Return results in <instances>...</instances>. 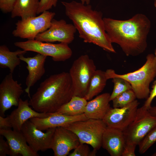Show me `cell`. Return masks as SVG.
<instances>
[{
	"mask_svg": "<svg viewBox=\"0 0 156 156\" xmlns=\"http://www.w3.org/2000/svg\"><path fill=\"white\" fill-rule=\"evenodd\" d=\"M16 0H0V9L4 13L11 12Z\"/></svg>",
	"mask_w": 156,
	"mask_h": 156,
	"instance_id": "obj_30",
	"label": "cell"
},
{
	"mask_svg": "<svg viewBox=\"0 0 156 156\" xmlns=\"http://www.w3.org/2000/svg\"><path fill=\"white\" fill-rule=\"evenodd\" d=\"M154 55L156 58V49H155V52H154Z\"/></svg>",
	"mask_w": 156,
	"mask_h": 156,
	"instance_id": "obj_37",
	"label": "cell"
},
{
	"mask_svg": "<svg viewBox=\"0 0 156 156\" xmlns=\"http://www.w3.org/2000/svg\"><path fill=\"white\" fill-rule=\"evenodd\" d=\"M105 31L110 41L118 44L127 56H135L143 53L151 27L147 16L138 13L126 20L103 18Z\"/></svg>",
	"mask_w": 156,
	"mask_h": 156,
	"instance_id": "obj_1",
	"label": "cell"
},
{
	"mask_svg": "<svg viewBox=\"0 0 156 156\" xmlns=\"http://www.w3.org/2000/svg\"><path fill=\"white\" fill-rule=\"evenodd\" d=\"M148 97L146 99L143 105L148 109L151 106V103L154 99L156 97V79L154 81Z\"/></svg>",
	"mask_w": 156,
	"mask_h": 156,
	"instance_id": "obj_33",
	"label": "cell"
},
{
	"mask_svg": "<svg viewBox=\"0 0 156 156\" xmlns=\"http://www.w3.org/2000/svg\"><path fill=\"white\" fill-rule=\"evenodd\" d=\"M107 127L102 120L88 119L74 122L65 128L75 133L80 143L90 145L97 151L101 147L103 135Z\"/></svg>",
	"mask_w": 156,
	"mask_h": 156,
	"instance_id": "obj_6",
	"label": "cell"
},
{
	"mask_svg": "<svg viewBox=\"0 0 156 156\" xmlns=\"http://www.w3.org/2000/svg\"><path fill=\"white\" fill-rule=\"evenodd\" d=\"M105 73L108 80L116 77L126 80L130 84L137 99H146L150 92V84L156 77V58L154 54H148L144 64L132 72L119 74L109 69L105 71Z\"/></svg>",
	"mask_w": 156,
	"mask_h": 156,
	"instance_id": "obj_4",
	"label": "cell"
},
{
	"mask_svg": "<svg viewBox=\"0 0 156 156\" xmlns=\"http://www.w3.org/2000/svg\"><path fill=\"white\" fill-rule=\"evenodd\" d=\"M123 132L107 127L102 136L101 146L111 156H121L125 144Z\"/></svg>",
	"mask_w": 156,
	"mask_h": 156,
	"instance_id": "obj_19",
	"label": "cell"
},
{
	"mask_svg": "<svg viewBox=\"0 0 156 156\" xmlns=\"http://www.w3.org/2000/svg\"><path fill=\"white\" fill-rule=\"evenodd\" d=\"M112 79L114 86L113 91L110 94V101L122 92L132 89L130 84L124 79L116 77H114Z\"/></svg>",
	"mask_w": 156,
	"mask_h": 156,
	"instance_id": "obj_26",
	"label": "cell"
},
{
	"mask_svg": "<svg viewBox=\"0 0 156 156\" xmlns=\"http://www.w3.org/2000/svg\"><path fill=\"white\" fill-rule=\"evenodd\" d=\"M96 66L87 55H82L73 62L69 72L73 87V96L84 97Z\"/></svg>",
	"mask_w": 156,
	"mask_h": 156,
	"instance_id": "obj_5",
	"label": "cell"
},
{
	"mask_svg": "<svg viewBox=\"0 0 156 156\" xmlns=\"http://www.w3.org/2000/svg\"><path fill=\"white\" fill-rule=\"evenodd\" d=\"M0 135L5 137L10 149L11 156H38L27 143L21 131L11 129H0Z\"/></svg>",
	"mask_w": 156,
	"mask_h": 156,
	"instance_id": "obj_16",
	"label": "cell"
},
{
	"mask_svg": "<svg viewBox=\"0 0 156 156\" xmlns=\"http://www.w3.org/2000/svg\"><path fill=\"white\" fill-rule=\"evenodd\" d=\"M20 60L25 62L27 65L26 68L28 74L26 77L25 92L30 98V88L43 76L45 72L44 63L47 56L39 53L33 57H25L23 54L18 55Z\"/></svg>",
	"mask_w": 156,
	"mask_h": 156,
	"instance_id": "obj_15",
	"label": "cell"
},
{
	"mask_svg": "<svg viewBox=\"0 0 156 156\" xmlns=\"http://www.w3.org/2000/svg\"><path fill=\"white\" fill-rule=\"evenodd\" d=\"M80 143L78 138L73 132L64 127H57L52 138L51 149L55 156H66Z\"/></svg>",
	"mask_w": 156,
	"mask_h": 156,
	"instance_id": "obj_14",
	"label": "cell"
},
{
	"mask_svg": "<svg viewBox=\"0 0 156 156\" xmlns=\"http://www.w3.org/2000/svg\"><path fill=\"white\" fill-rule=\"evenodd\" d=\"M56 128L46 130L45 132L38 129L29 120L22 126V133L27 143L35 152L44 151L51 149L52 138Z\"/></svg>",
	"mask_w": 156,
	"mask_h": 156,
	"instance_id": "obj_13",
	"label": "cell"
},
{
	"mask_svg": "<svg viewBox=\"0 0 156 156\" xmlns=\"http://www.w3.org/2000/svg\"><path fill=\"white\" fill-rule=\"evenodd\" d=\"M81 1V2L83 4H89L90 3V0H79Z\"/></svg>",
	"mask_w": 156,
	"mask_h": 156,
	"instance_id": "obj_36",
	"label": "cell"
},
{
	"mask_svg": "<svg viewBox=\"0 0 156 156\" xmlns=\"http://www.w3.org/2000/svg\"><path fill=\"white\" fill-rule=\"evenodd\" d=\"M97 151L93 150L90 151L87 144L80 143L72 153H69V156H95Z\"/></svg>",
	"mask_w": 156,
	"mask_h": 156,
	"instance_id": "obj_28",
	"label": "cell"
},
{
	"mask_svg": "<svg viewBox=\"0 0 156 156\" xmlns=\"http://www.w3.org/2000/svg\"><path fill=\"white\" fill-rule=\"evenodd\" d=\"M84 114L75 116H70L56 113H51L44 118H33L29 120L41 130L59 127H66L72 123L88 119Z\"/></svg>",
	"mask_w": 156,
	"mask_h": 156,
	"instance_id": "obj_18",
	"label": "cell"
},
{
	"mask_svg": "<svg viewBox=\"0 0 156 156\" xmlns=\"http://www.w3.org/2000/svg\"><path fill=\"white\" fill-rule=\"evenodd\" d=\"M76 31L73 24L67 23L64 19L57 20L53 18L50 27L39 34L35 39L43 42H58L69 44L74 40Z\"/></svg>",
	"mask_w": 156,
	"mask_h": 156,
	"instance_id": "obj_10",
	"label": "cell"
},
{
	"mask_svg": "<svg viewBox=\"0 0 156 156\" xmlns=\"http://www.w3.org/2000/svg\"><path fill=\"white\" fill-rule=\"evenodd\" d=\"M4 117L0 116V129H11L12 127L8 116Z\"/></svg>",
	"mask_w": 156,
	"mask_h": 156,
	"instance_id": "obj_34",
	"label": "cell"
},
{
	"mask_svg": "<svg viewBox=\"0 0 156 156\" xmlns=\"http://www.w3.org/2000/svg\"><path fill=\"white\" fill-rule=\"evenodd\" d=\"M39 3V0H16L11 17H20L23 19L36 16Z\"/></svg>",
	"mask_w": 156,
	"mask_h": 156,
	"instance_id": "obj_21",
	"label": "cell"
},
{
	"mask_svg": "<svg viewBox=\"0 0 156 156\" xmlns=\"http://www.w3.org/2000/svg\"><path fill=\"white\" fill-rule=\"evenodd\" d=\"M55 15V12L46 11L38 16L21 19L16 23V27L12 34L21 38L34 40L39 34L50 27Z\"/></svg>",
	"mask_w": 156,
	"mask_h": 156,
	"instance_id": "obj_7",
	"label": "cell"
},
{
	"mask_svg": "<svg viewBox=\"0 0 156 156\" xmlns=\"http://www.w3.org/2000/svg\"><path fill=\"white\" fill-rule=\"evenodd\" d=\"M23 92L21 83L15 80L12 73L6 75L0 84V116L12 106L17 107Z\"/></svg>",
	"mask_w": 156,
	"mask_h": 156,
	"instance_id": "obj_12",
	"label": "cell"
},
{
	"mask_svg": "<svg viewBox=\"0 0 156 156\" xmlns=\"http://www.w3.org/2000/svg\"><path fill=\"white\" fill-rule=\"evenodd\" d=\"M137 145L129 142H125L121 156H135V150Z\"/></svg>",
	"mask_w": 156,
	"mask_h": 156,
	"instance_id": "obj_31",
	"label": "cell"
},
{
	"mask_svg": "<svg viewBox=\"0 0 156 156\" xmlns=\"http://www.w3.org/2000/svg\"><path fill=\"white\" fill-rule=\"evenodd\" d=\"M73 96L69 73L63 72L51 75L42 82L29 103L35 111L51 114L56 112Z\"/></svg>",
	"mask_w": 156,
	"mask_h": 156,
	"instance_id": "obj_3",
	"label": "cell"
},
{
	"mask_svg": "<svg viewBox=\"0 0 156 156\" xmlns=\"http://www.w3.org/2000/svg\"><path fill=\"white\" fill-rule=\"evenodd\" d=\"M107 80L105 71L96 70L92 76L87 93L84 98L89 101L97 96L103 90Z\"/></svg>",
	"mask_w": 156,
	"mask_h": 156,
	"instance_id": "obj_23",
	"label": "cell"
},
{
	"mask_svg": "<svg viewBox=\"0 0 156 156\" xmlns=\"http://www.w3.org/2000/svg\"><path fill=\"white\" fill-rule=\"evenodd\" d=\"M30 106L28 100L24 101L21 98L17 107L8 116L13 130L21 131L23 124L30 119L46 118L50 114L38 112Z\"/></svg>",
	"mask_w": 156,
	"mask_h": 156,
	"instance_id": "obj_17",
	"label": "cell"
},
{
	"mask_svg": "<svg viewBox=\"0 0 156 156\" xmlns=\"http://www.w3.org/2000/svg\"><path fill=\"white\" fill-rule=\"evenodd\" d=\"M156 126V116L144 105L138 108L133 121L123 132L125 142L138 145L148 133Z\"/></svg>",
	"mask_w": 156,
	"mask_h": 156,
	"instance_id": "obj_9",
	"label": "cell"
},
{
	"mask_svg": "<svg viewBox=\"0 0 156 156\" xmlns=\"http://www.w3.org/2000/svg\"><path fill=\"white\" fill-rule=\"evenodd\" d=\"M27 51L18 49L11 51L5 45L0 46V67L2 68H8L10 73H13L16 67L19 65L21 61L18 55L24 54Z\"/></svg>",
	"mask_w": 156,
	"mask_h": 156,
	"instance_id": "obj_22",
	"label": "cell"
},
{
	"mask_svg": "<svg viewBox=\"0 0 156 156\" xmlns=\"http://www.w3.org/2000/svg\"><path fill=\"white\" fill-rule=\"evenodd\" d=\"M136 98L132 89L127 90L115 97L112 101L113 108H120L131 103Z\"/></svg>",
	"mask_w": 156,
	"mask_h": 156,
	"instance_id": "obj_25",
	"label": "cell"
},
{
	"mask_svg": "<svg viewBox=\"0 0 156 156\" xmlns=\"http://www.w3.org/2000/svg\"><path fill=\"white\" fill-rule=\"evenodd\" d=\"M154 5L156 8V0H154Z\"/></svg>",
	"mask_w": 156,
	"mask_h": 156,
	"instance_id": "obj_39",
	"label": "cell"
},
{
	"mask_svg": "<svg viewBox=\"0 0 156 156\" xmlns=\"http://www.w3.org/2000/svg\"><path fill=\"white\" fill-rule=\"evenodd\" d=\"M152 156H156V152L152 155Z\"/></svg>",
	"mask_w": 156,
	"mask_h": 156,
	"instance_id": "obj_38",
	"label": "cell"
},
{
	"mask_svg": "<svg viewBox=\"0 0 156 156\" xmlns=\"http://www.w3.org/2000/svg\"><path fill=\"white\" fill-rule=\"evenodd\" d=\"M3 136H0V156L10 155V149L9 145L6 141L4 140Z\"/></svg>",
	"mask_w": 156,
	"mask_h": 156,
	"instance_id": "obj_32",
	"label": "cell"
},
{
	"mask_svg": "<svg viewBox=\"0 0 156 156\" xmlns=\"http://www.w3.org/2000/svg\"><path fill=\"white\" fill-rule=\"evenodd\" d=\"M66 15L72 21L85 43H93L107 51H116L105 30L102 13L89 4L75 1H62Z\"/></svg>",
	"mask_w": 156,
	"mask_h": 156,
	"instance_id": "obj_2",
	"label": "cell"
},
{
	"mask_svg": "<svg viewBox=\"0 0 156 156\" xmlns=\"http://www.w3.org/2000/svg\"><path fill=\"white\" fill-rule=\"evenodd\" d=\"M156 142V126L148 133L138 144L139 153H144Z\"/></svg>",
	"mask_w": 156,
	"mask_h": 156,
	"instance_id": "obj_27",
	"label": "cell"
},
{
	"mask_svg": "<svg viewBox=\"0 0 156 156\" xmlns=\"http://www.w3.org/2000/svg\"><path fill=\"white\" fill-rule=\"evenodd\" d=\"M58 0H40L37 14H41L44 12L48 11L53 7H55Z\"/></svg>",
	"mask_w": 156,
	"mask_h": 156,
	"instance_id": "obj_29",
	"label": "cell"
},
{
	"mask_svg": "<svg viewBox=\"0 0 156 156\" xmlns=\"http://www.w3.org/2000/svg\"><path fill=\"white\" fill-rule=\"evenodd\" d=\"M68 44L60 42L53 44L34 40L17 42L14 45L27 52L31 51L52 57L55 62H63L70 58L72 51Z\"/></svg>",
	"mask_w": 156,
	"mask_h": 156,
	"instance_id": "obj_8",
	"label": "cell"
},
{
	"mask_svg": "<svg viewBox=\"0 0 156 156\" xmlns=\"http://www.w3.org/2000/svg\"><path fill=\"white\" fill-rule=\"evenodd\" d=\"M87 102L84 97L73 96L55 113L70 116L83 114Z\"/></svg>",
	"mask_w": 156,
	"mask_h": 156,
	"instance_id": "obj_24",
	"label": "cell"
},
{
	"mask_svg": "<svg viewBox=\"0 0 156 156\" xmlns=\"http://www.w3.org/2000/svg\"><path fill=\"white\" fill-rule=\"evenodd\" d=\"M139 104L136 99L124 107L111 108L102 120L107 127L123 131L134 119Z\"/></svg>",
	"mask_w": 156,
	"mask_h": 156,
	"instance_id": "obj_11",
	"label": "cell"
},
{
	"mask_svg": "<svg viewBox=\"0 0 156 156\" xmlns=\"http://www.w3.org/2000/svg\"><path fill=\"white\" fill-rule=\"evenodd\" d=\"M149 112L152 115L156 116V106H151L148 109Z\"/></svg>",
	"mask_w": 156,
	"mask_h": 156,
	"instance_id": "obj_35",
	"label": "cell"
},
{
	"mask_svg": "<svg viewBox=\"0 0 156 156\" xmlns=\"http://www.w3.org/2000/svg\"><path fill=\"white\" fill-rule=\"evenodd\" d=\"M110 94L105 93L88 101L84 114L88 119L102 120L111 108Z\"/></svg>",
	"mask_w": 156,
	"mask_h": 156,
	"instance_id": "obj_20",
	"label": "cell"
}]
</instances>
